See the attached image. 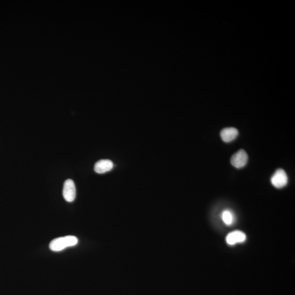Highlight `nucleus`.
<instances>
[{
  "label": "nucleus",
  "instance_id": "f257e3e1",
  "mask_svg": "<svg viewBox=\"0 0 295 295\" xmlns=\"http://www.w3.org/2000/svg\"><path fill=\"white\" fill-rule=\"evenodd\" d=\"M78 243V238L73 236H67L53 239L49 244L50 250L58 252L65 250L66 248L75 246Z\"/></svg>",
  "mask_w": 295,
  "mask_h": 295
},
{
  "label": "nucleus",
  "instance_id": "39448f33",
  "mask_svg": "<svg viewBox=\"0 0 295 295\" xmlns=\"http://www.w3.org/2000/svg\"><path fill=\"white\" fill-rule=\"evenodd\" d=\"M246 235L240 231H235L230 233L226 238V241L230 246H233L237 243H243L246 241Z\"/></svg>",
  "mask_w": 295,
  "mask_h": 295
},
{
  "label": "nucleus",
  "instance_id": "423d86ee",
  "mask_svg": "<svg viewBox=\"0 0 295 295\" xmlns=\"http://www.w3.org/2000/svg\"><path fill=\"white\" fill-rule=\"evenodd\" d=\"M113 166L112 161L110 160H101L95 164L94 170L96 173L103 174L110 171Z\"/></svg>",
  "mask_w": 295,
  "mask_h": 295
},
{
  "label": "nucleus",
  "instance_id": "7ed1b4c3",
  "mask_svg": "<svg viewBox=\"0 0 295 295\" xmlns=\"http://www.w3.org/2000/svg\"><path fill=\"white\" fill-rule=\"evenodd\" d=\"M271 181L272 184L276 188H282L284 187L288 182V178L287 173L282 169H278L276 170L273 177H271Z\"/></svg>",
  "mask_w": 295,
  "mask_h": 295
},
{
  "label": "nucleus",
  "instance_id": "6e6552de",
  "mask_svg": "<svg viewBox=\"0 0 295 295\" xmlns=\"http://www.w3.org/2000/svg\"><path fill=\"white\" fill-rule=\"evenodd\" d=\"M221 218H222L224 223L227 225H232L234 219L233 213L229 210H225L223 212Z\"/></svg>",
  "mask_w": 295,
  "mask_h": 295
},
{
  "label": "nucleus",
  "instance_id": "20e7f679",
  "mask_svg": "<svg viewBox=\"0 0 295 295\" xmlns=\"http://www.w3.org/2000/svg\"><path fill=\"white\" fill-rule=\"evenodd\" d=\"M248 160V156L245 151L239 150L233 154L231 159V163L234 168H242L246 165Z\"/></svg>",
  "mask_w": 295,
  "mask_h": 295
},
{
  "label": "nucleus",
  "instance_id": "f03ea898",
  "mask_svg": "<svg viewBox=\"0 0 295 295\" xmlns=\"http://www.w3.org/2000/svg\"><path fill=\"white\" fill-rule=\"evenodd\" d=\"M63 196L67 202H72L76 199V189L75 184L72 179L64 182L63 188Z\"/></svg>",
  "mask_w": 295,
  "mask_h": 295
},
{
  "label": "nucleus",
  "instance_id": "0eeeda50",
  "mask_svg": "<svg viewBox=\"0 0 295 295\" xmlns=\"http://www.w3.org/2000/svg\"><path fill=\"white\" fill-rule=\"evenodd\" d=\"M238 135L236 128L229 127L224 128L220 132L221 139L225 142L229 143L236 139Z\"/></svg>",
  "mask_w": 295,
  "mask_h": 295
}]
</instances>
